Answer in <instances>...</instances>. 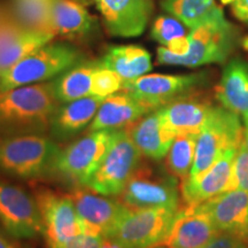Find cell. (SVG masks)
<instances>
[{
    "instance_id": "f35d334b",
    "label": "cell",
    "mask_w": 248,
    "mask_h": 248,
    "mask_svg": "<svg viewBox=\"0 0 248 248\" xmlns=\"http://www.w3.org/2000/svg\"><path fill=\"white\" fill-rule=\"evenodd\" d=\"M241 45H243V47L248 51V36L245 37V38L241 40Z\"/></svg>"
},
{
    "instance_id": "e575fe53",
    "label": "cell",
    "mask_w": 248,
    "mask_h": 248,
    "mask_svg": "<svg viewBox=\"0 0 248 248\" xmlns=\"http://www.w3.org/2000/svg\"><path fill=\"white\" fill-rule=\"evenodd\" d=\"M164 47H166V46H164ZM167 48H168L171 53L176 55H185L188 52V48H190L187 36L175 39L173 42H171L168 46H167Z\"/></svg>"
},
{
    "instance_id": "cb8c5ba5",
    "label": "cell",
    "mask_w": 248,
    "mask_h": 248,
    "mask_svg": "<svg viewBox=\"0 0 248 248\" xmlns=\"http://www.w3.org/2000/svg\"><path fill=\"white\" fill-rule=\"evenodd\" d=\"M98 64L115 71L124 82L144 76L152 70L151 54L135 45L109 46L104 57L98 60Z\"/></svg>"
},
{
    "instance_id": "8992f818",
    "label": "cell",
    "mask_w": 248,
    "mask_h": 248,
    "mask_svg": "<svg viewBox=\"0 0 248 248\" xmlns=\"http://www.w3.org/2000/svg\"><path fill=\"white\" fill-rule=\"evenodd\" d=\"M117 131H88L61 148L55 162L53 177L73 185L86 186L97 171L116 137Z\"/></svg>"
},
{
    "instance_id": "4316f807",
    "label": "cell",
    "mask_w": 248,
    "mask_h": 248,
    "mask_svg": "<svg viewBox=\"0 0 248 248\" xmlns=\"http://www.w3.org/2000/svg\"><path fill=\"white\" fill-rule=\"evenodd\" d=\"M161 6L190 29L208 20L221 8L215 0H162Z\"/></svg>"
},
{
    "instance_id": "d4e9b609",
    "label": "cell",
    "mask_w": 248,
    "mask_h": 248,
    "mask_svg": "<svg viewBox=\"0 0 248 248\" xmlns=\"http://www.w3.org/2000/svg\"><path fill=\"white\" fill-rule=\"evenodd\" d=\"M98 68V60H82L59 75L52 82L58 101L64 104L91 95L92 77Z\"/></svg>"
},
{
    "instance_id": "74e56055",
    "label": "cell",
    "mask_w": 248,
    "mask_h": 248,
    "mask_svg": "<svg viewBox=\"0 0 248 248\" xmlns=\"http://www.w3.org/2000/svg\"><path fill=\"white\" fill-rule=\"evenodd\" d=\"M243 120H244V124H243L244 125V141L248 147V115L244 116Z\"/></svg>"
},
{
    "instance_id": "9c48e42d",
    "label": "cell",
    "mask_w": 248,
    "mask_h": 248,
    "mask_svg": "<svg viewBox=\"0 0 248 248\" xmlns=\"http://www.w3.org/2000/svg\"><path fill=\"white\" fill-rule=\"evenodd\" d=\"M142 159L129 132L120 130L104 161L85 187L100 194L119 197Z\"/></svg>"
},
{
    "instance_id": "d590c367",
    "label": "cell",
    "mask_w": 248,
    "mask_h": 248,
    "mask_svg": "<svg viewBox=\"0 0 248 248\" xmlns=\"http://www.w3.org/2000/svg\"><path fill=\"white\" fill-rule=\"evenodd\" d=\"M0 248H28L21 244L18 239L9 235L4 229L0 226Z\"/></svg>"
},
{
    "instance_id": "277c9868",
    "label": "cell",
    "mask_w": 248,
    "mask_h": 248,
    "mask_svg": "<svg viewBox=\"0 0 248 248\" xmlns=\"http://www.w3.org/2000/svg\"><path fill=\"white\" fill-rule=\"evenodd\" d=\"M144 159L119 198L130 209L175 208L183 206L181 182L164 166Z\"/></svg>"
},
{
    "instance_id": "ba28073f",
    "label": "cell",
    "mask_w": 248,
    "mask_h": 248,
    "mask_svg": "<svg viewBox=\"0 0 248 248\" xmlns=\"http://www.w3.org/2000/svg\"><path fill=\"white\" fill-rule=\"evenodd\" d=\"M208 71L190 75L151 74L124 82V91L142 102L150 110H156L170 102L199 93L209 83Z\"/></svg>"
},
{
    "instance_id": "d6a6232c",
    "label": "cell",
    "mask_w": 248,
    "mask_h": 248,
    "mask_svg": "<svg viewBox=\"0 0 248 248\" xmlns=\"http://www.w3.org/2000/svg\"><path fill=\"white\" fill-rule=\"evenodd\" d=\"M105 237L98 234L82 233L66 243L58 245L52 248H101Z\"/></svg>"
},
{
    "instance_id": "7402d4cb",
    "label": "cell",
    "mask_w": 248,
    "mask_h": 248,
    "mask_svg": "<svg viewBox=\"0 0 248 248\" xmlns=\"http://www.w3.org/2000/svg\"><path fill=\"white\" fill-rule=\"evenodd\" d=\"M217 101L241 117L248 115V61L234 58L223 69L215 88Z\"/></svg>"
},
{
    "instance_id": "4dcf8cb0",
    "label": "cell",
    "mask_w": 248,
    "mask_h": 248,
    "mask_svg": "<svg viewBox=\"0 0 248 248\" xmlns=\"http://www.w3.org/2000/svg\"><path fill=\"white\" fill-rule=\"evenodd\" d=\"M238 188L248 192V147L241 141L234 156L230 190Z\"/></svg>"
},
{
    "instance_id": "9a60e30c",
    "label": "cell",
    "mask_w": 248,
    "mask_h": 248,
    "mask_svg": "<svg viewBox=\"0 0 248 248\" xmlns=\"http://www.w3.org/2000/svg\"><path fill=\"white\" fill-rule=\"evenodd\" d=\"M108 32L119 37H136L144 32L152 13L151 0H93Z\"/></svg>"
},
{
    "instance_id": "2e32d148",
    "label": "cell",
    "mask_w": 248,
    "mask_h": 248,
    "mask_svg": "<svg viewBox=\"0 0 248 248\" xmlns=\"http://www.w3.org/2000/svg\"><path fill=\"white\" fill-rule=\"evenodd\" d=\"M217 230L238 235L248 243V192L233 188L198 204Z\"/></svg>"
},
{
    "instance_id": "836d02e7",
    "label": "cell",
    "mask_w": 248,
    "mask_h": 248,
    "mask_svg": "<svg viewBox=\"0 0 248 248\" xmlns=\"http://www.w3.org/2000/svg\"><path fill=\"white\" fill-rule=\"evenodd\" d=\"M232 12L238 20L248 24V0H234L232 2Z\"/></svg>"
},
{
    "instance_id": "5b68a950",
    "label": "cell",
    "mask_w": 248,
    "mask_h": 248,
    "mask_svg": "<svg viewBox=\"0 0 248 248\" xmlns=\"http://www.w3.org/2000/svg\"><path fill=\"white\" fill-rule=\"evenodd\" d=\"M82 60V53L75 46L49 42L0 73V91L46 82Z\"/></svg>"
},
{
    "instance_id": "f546056e",
    "label": "cell",
    "mask_w": 248,
    "mask_h": 248,
    "mask_svg": "<svg viewBox=\"0 0 248 248\" xmlns=\"http://www.w3.org/2000/svg\"><path fill=\"white\" fill-rule=\"evenodd\" d=\"M151 35L154 40L167 47L175 39L185 37L186 31L178 18L162 15L154 21Z\"/></svg>"
},
{
    "instance_id": "3957f363",
    "label": "cell",
    "mask_w": 248,
    "mask_h": 248,
    "mask_svg": "<svg viewBox=\"0 0 248 248\" xmlns=\"http://www.w3.org/2000/svg\"><path fill=\"white\" fill-rule=\"evenodd\" d=\"M187 38L190 48L185 55H176L161 46L156 52L157 62L188 68L223 63L239 44V31L219 8L208 20L191 29Z\"/></svg>"
},
{
    "instance_id": "52a82bcc",
    "label": "cell",
    "mask_w": 248,
    "mask_h": 248,
    "mask_svg": "<svg viewBox=\"0 0 248 248\" xmlns=\"http://www.w3.org/2000/svg\"><path fill=\"white\" fill-rule=\"evenodd\" d=\"M244 125L240 117L223 106H214L197 137L194 163L188 177H197L208 170L226 151L240 146Z\"/></svg>"
},
{
    "instance_id": "484cf974",
    "label": "cell",
    "mask_w": 248,
    "mask_h": 248,
    "mask_svg": "<svg viewBox=\"0 0 248 248\" xmlns=\"http://www.w3.org/2000/svg\"><path fill=\"white\" fill-rule=\"evenodd\" d=\"M13 16L27 30L53 33L49 0H13Z\"/></svg>"
},
{
    "instance_id": "4fadbf2b",
    "label": "cell",
    "mask_w": 248,
    "mask_h": 248,
    "mask_svg": "<svg viewBox=\"0 0 248 248\" xmlns=\"http://www.w3.org/2000/svg\"><path fill=\"white\" fill-rule=\"evenodd\" d=\"M68 194L84 223V233L108 237L130 209L119 197L97 193L85 186L74 187Z\"/></svg>"
},
{
    "instance_id": "6da1fadb",
    "label": "cell",
    "mask_w": 248,
    "mask_h": 248,
    "mask_svg": "<svg viewBox=\"0 0 248 248\" xmlns=\"http://www.w3.org/2000/svg\"><path fill=\"white\" fill-rule=\"evenodd\" d=\"M59 105L52 82L0 91V137L48 133L49 121Z\"/></svg>"
},
{
    "instance_id": "e0dca14e",
    "label": "cell",
    "mask_w": 248,
    "mask_h": 248,
    "mask_svg": "<svg viewBox=\"0 0 248 248\" xmlns=\"http://www.w3.org/2000/svg\"><path fill=\"white\" fill-rule=\"evenodd\" d=\"M218 230L199 206H182L163 243L171 248H203Z\"/></svg>"
},
{
    "instance_id": "f1b7e54d",
    "label": "cell",
    "mask_w": 248,
    "mask_h": 248,
    "mask_svg": "<svg viewBox=\"0 0 248 248\" xmlns=\"http://www.w3.org/2000/svg\"><path fill=\"white\" fill-rule=\"evenodd\" d=\"M124 80L115 71L99 67L92 77L91 95L105 99L123 89Z\"/></svg>"
},
{
    "instance_id": "7c38bea8",
    "label": "cell",
    "mask_w": 248,
    "mask_h": 248,
    "mask_svg": "<svg viewBox=\"0 0 248 248\" xmlns=\"http://www.w3.org/2000/svg\"><path fill=\"white\" fill-rule=\"evenodd\" d=\"M43 222V237L52 248L84 233V223L77 213L69 194H62L47 187L36 192Z\"/></svg>"
},
{
    "instance_id": "ac0fdd59",
    "label": "cell",
    "mask_w": 248,
    "mask_h": 248,
    "mask_svg": "<svg viewBox=\"0 0 248 248\" xmlns=\"http://www.w3.org/2000/svg\"><path fill=\"white\" fill-rule=\"evenodd\" d=\"M104 99L89 97L60 104L49 121L48 136L57 142H69L88 130Z\"/></svg>"
},
{
    "instance_id": "30bf717a",
    "label": "cell",
    "mask_w": 248,
    "mask_h": 248,
    "mask_svg": "<svg viewBox=\"0 0 248 248\" xmlns=\"http://www.w3.org/2000/svg\"><path fill=\"white\" fill-rule=\"evenodd\" d=\"M179 209L166 207L129 209L106 238L128 248H148L161 244L168 235Z\"/></svg>"
},
{
    "instance_id": "603a6c76",
    "label": "cell",
    "mask_w": 248,
    "mask_h": 248,
    "mask_svg": "<svg viewBox=\"0 0 248 248\" xmlns=\"http://www.w3.org/2000/svg\"><path fill=\"white\" fill-rule=\"evenodd\" d=\"M49 11L55 35L79 39L97 32L95 17L76 0H49Z\"/></svg>"
},
{
    "instance_id": "44dd1931",
    "label": "cell",
    "mask_w": 248,
    "mask_h": 248,
    "mask_svg": "<svg viewBox=\"0 0 248 248\" xmlns=\"http://www.w3.org/2000/svg\"><path fill=\"white\" fill-rule=\"evenodd\" d=\"M150 111L152 110L138 99L129 92L121 90L115 94L104 99L88 131L126 130L131 124Z\"/></svg>"
},
{
    "instance_id": "ffe728a7",
    "label": "cell",
    "mask_w": 248,
    "mask_h": 248,
    "mask_svg": "<svg viewBox=\"0 0 248 248\" xmlns=\"http://www.w3.org/2000/svg\"><path fill=\"white\" fill-rule=\"evenodd\" d=\"M215 105L199 93L170 102L159 108V113L167 126L179 135H199Z\"/></svg>"
},
{
    "instance_id": "5bb4252c",
    "label": "cell",
    "mask_w": 248,
    "mask_h": 248,
    "mask_svg": "<svg viewBox=\"0 0 248 248\" xmlns=\"http://www.w3.org/2000/svg\"><path fill=\"white\" fill-rule=\"evenodd\" d=\"M238 148L226 151L208 170L181 182L183 206H198L230 190L232 169Z\"/></svg>"
},
{
    "instance_id": "d6986e66",
    "label": "cell",
    "mask_w": 248,
    "mask_h": 248,
    "mask_svg": "<svg viewBox=\"0 0 248 248\" xmlns=\"http://www.w3.org/2000/svg\"><path fill=\"white\" fill-rule=\"evenodd\" d=\"M126 131L144 159L160 162L166 157L176 135L161 117L159 110L145 114L131 124Z\"/></svg>"
},
{
    "instance_id": "b9f144b4",
    "label": "cell",
    "mask_w": 248,
    "mask_h": 248,
    "mask_svg": "<svg viewBox=\"0 0 248 248\" xmlns=\"http://www.w3.org/2000/svg\"><path fill=\"white\" fill-rule=\"evenodd\" d=\"M221 1H222V4L229 5V4H232V2H233L234 0H221Z\"/></svg>"
},
{
    "instance_id": "1f68e13d",
    "label": "cell",
    "mask_w": 248,
    "mask_h": 248,
    "mask_svg": "<svg viewBox=\"0 0 248 248\" xmlns=\"http://www.w3.org/2000/svg\"><path fill=\"white\" fill-rule=\"evenodd\" d=\"M203 248H248V243L238 235L218 231Z\"/></svg>"
},
{
    "instance_id": "60d3db41",
    "label": "cell",
    "mask_w": 248,
    "mask_h": 248,
    "mask_svg": "<svg viewBox=\"0 0 248 248\" xmlns=\"http://www.w3.org/2000/svg\"><path fill=\"white\" fill-rule=\"evenodd\" d=\"M7 15H9V14L7 13V12H6L4 8L0 7V21H1L2 18H5L6 16H7Z\"/></svg>"
},
{
    "instance_id": "ab89813d",
    "label": "cell",
    "mask_w": 248,
    "mask_h": 248,
    "mask_svg": "<svg viewBox=\"0 0 248 248\" xmlns=\"http://www.w3.org/2000/svg\"><path fill=\"white\" fill-rule=\"evenodd\" d=\"M148 248H171V247H169L168 245H166L164 243H161V244L154 245V246H151V247H148Z\"/></svg>"
},
{
    "instance_id": "8d00e7d4",
    "label": "cell",
    "mask_w": 248,
    "mask_h": 248,
    "mask_svg": "<svg viewBox=\"0 0 248 248\" xmlns=\"http://www.w3.org/2000/svg\"><path fill=\"white\" fill-rule=\"evenodd\" d=\"M101 248H128L124 245L120 244L119 241L111 239V238H105L104 243L101 245Z\"/></svg>"
},
{
    "instance_id": "8fae6325",
    "label": "cell",
    "mask_w": 248,
    "mask_h": 248,
    "mask_svg": "<svg viewBox=\"0 0 248 248\" xmlns=\"http://www.w3.org/2000/svg\"><path fill=\"white\" fill-rule=\"evenodd\" d=\"M0 226L18 240L43 234V222L35 195L0 177Z\"/></svg>"
},
{
    "instance_id": "7a4b0ae2",
    "label": "cell",
    "mask_w": 248,
    "mask_h": 248,
    "mask_svg": "<svg viewBox=\"0 0 248 248\" xmlns=\"http://www.w3.org/2000/svg\"><path fill=\"white\" fill-rule=\"evenodd\" d=\"M60 151V144L46 133L2 136L0 173L27 182L52 178Z\"/></svg>"
},
{
    "instance_id": "83f0119b",
    "label": "cell",
    "mask_w": 248,
    "mask_h": 248,
    "mask_svg": "<svg viewBox=\"0 0 248 248\" xmlns=\"http://www.w3.org/2000/svg\"><path fill=\"white\" fill-rule=\"evenodd\" d=\"M197 137V135L176 136L164 157L163 166L179 182L185 181L191 173L195 157Z\"/></svg>"
}]
</instances>
